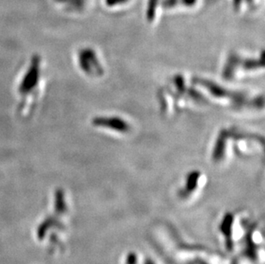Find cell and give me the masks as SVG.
Here are the masks:
<instances>
[{
  "mask_svg": "<svg viewBox=\"0 0 265 264\" xmlns=\"http://www.w3.org/2000/svg\"><path fill=\"white\" fill-rule=\"evenodd\" d=\"M241 59L239 58V56L232 54L228 57V63L225 66L224 71H223V78L226 79H232L234 77V72L237 67L240 64Z\"/></svg>",
  "mask_w": 265,
  "mask_h": 264,
  "instance_id": "7",
  "label": "cell"
},
{
  "mask_svg": "<svg viewBox=\"0 0 265 264\" xmlns=\"http://www.w3.org/2000/svg\"><path fill=\"white\" fill-rule=\"evenodd\" d=\"M79 63H80L82 70L89 75H91L93 73L95 75L103 74V69L101 64L99 63L95 52H93L91 49H86L80 52Z\"/></svg>",
  "mask_w": 265,
  "mask_h": 264,
  "instance_id": "3",
  "label": "cell"
},
{
  "mask_svg": "<svg viewBox=\"0 0 265 264\" xmlns=\"http://www.w3.org/2000/svg\"><path fill=\"white\" fill-rule=\"evenodd\" d=\"M228 138V131L227 130H222L220 133L219 137L217 138L216 146L214 148L213 151L214 161H216V162L222 161L223 156H224L226 143H227Z\"/></svg>",
  "mask_w": 265,
  "mask_h": 264,
  "instance_id": "6",
  "label": "cell"
},
{
  "mask_svg": "<svg viewBox=\"0 0 265 264\" xmlns=\"http://www.w3.org/2000/svg\"><path fill=\"white\" fill-rule=\"evenodd\" d=\"M37 71H35V70L30 68L29 72H28V75H27L26 78L24 77L22 84H21V92L23 93V94L29 92V89L34 88L36 85L35 83L37 82Z\"/></svg>",
  "mask_w": 265,
  "mask_h": 264,
  "instance_id": "8",
  "label": "cell"
},
{
  "mask_svg": "<svg viewBox=\"0 0 265 264\" xmlns=\"http://www.w3.org/2000/svg\"><path fill=\"white\" fill-rule=\"evenodd\" d=\"M181 2L185 6H191L196 4V0H182Z\"/></svg>",
  "mask_w": 265,
  "mask_h": 264,
  "instance_id": "12",
  "label": "cell"
},
{
  "mask_svg": "<svg viewBox=\"0 0 265 264\" xmlns=\"http://www.w3.org/2000/svg\"><path fill=\"white\" fill-rule=\"evenodd\" d=\"M240 64H242L243 68L246 70H256L258 69L259 67H262V60L258 59H245L241 60Z\"/></svg>",
  "mask_w": 265,
  "mask_h": 264,
  "instance_id": "9",
  "label": "cell"
},
{
  "mask_svg": "<svg viewBox=\"0 0 265 264\" xmlns=\"http://www.w3.org/2000/svg\"><path fill=\"white\" fill-rule=\"evenodd\" d=\"M144 264H156V261H154L153 259L148 257L145 259L144 261Z\"/></svg>",
  "mask_w": 265,
  "mask_h": 264,
  "instance_id": "13",
  "label": "cell"
},
{
  "mask_svg": "<svg viewBox=\"0 0 265 264\" xmlns=\"http://www.w3.org/2000/svg\"><path fill=\"white\" fill-rule=\"evenodd\" d=\"M194 83L206 88L209 90V92L214 96L218 98H227L232 100L237 105H245V97L242 94L228 91V89H223L222 87L217 85L211 81L205 80L201 78H195Z\"/></svg>",
  "mask_w": 265,
  "mask_h": 264,
  "instance_id": "2",
  "label": "cell"
},
{
  "mask_svg": "<svg viewBox=\"0 0 265 264\" xmlns=\"http://www.w3.org/2000/svg\"><path fill=\"white\" fill-rule=\"evenodd\" d=\"M200 176H201V173L197 171H194L188 174L184 188L179 191V195H181V197H188L190 194H192L197 189Z\"/></svg>",
  "mask_w": 265,
  "mask_h": 264,
  "instance_id": "5",
  "label": "cell"
},
{
  "mask_svg": "<svg viewBox=\"0 0 265 264\" xmlns=\"http://www.w3.org/2000/svg\"><path fill=\"white\" fill-rule=\"evenodd\" d=\"M93 124L95 126L108 128V129L118 130V132H128L130 130V125L124 119L118 117H97L93 119Z\"/></svg>",
  "mask_w": 265,
  "mask_h": 264,
  "instance_id": "4",
  "label": "cell"
},
{
  "mask_svg": "<svg viewBox=\"0 0 265 264\" xmlns=\"http://www.w3.org/2000/svg\"><path fill=\"white\" fill-rule=\"evenodd\" d=\"M139 256L138 253L135 251L127 253L126 256L124 258V264H139Z\"/></svg>",
  "mask_w": 265,
  "mask_h": 264,
  "instance_id": "10",
  "label": "cell"
},
{
  "mask_svg": "<svg viewBox=\"0 0 265 264\" xmlns=\"http://www.w3.org/2000/svg\"><path fill=\"white\" fill-rule=\"evenodd\" d=\"M124 2H126V0H106V3L108 6H116L118 4L124 3Z\"/></svg>",
  "mask_w": 265,
  "mask_h": 264,
  "instance_id": "11",
  "label": "cell"
},
{
  "mask_svg": "<svg viewBox=\"0 0 265 264\" xmlns=\"http://www.w3.org/2000/svg\"><path fill=\"white\" fill-rule=\"evenodd\" d=\"M239 227V225L236 223L235 216L232 213H228L225 215L222 220V223L220 225V230L222 235L225 237L226 240V247L228 250H234V245L237 240L241 238V231Z\"/></svg>",
  "mask_w": 265,
  "mask_h": 264,
  "instance_id": "1",
  "label": "cell"
}]
</instances>
